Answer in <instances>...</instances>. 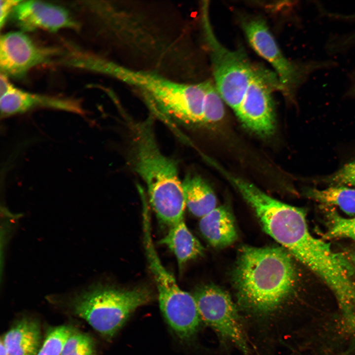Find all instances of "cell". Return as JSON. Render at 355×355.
I'll use <instances>...</instances> for the list:
<instances>
[{
  "instance_id": "1",
  "label": "cell",
  "mask_w": 355,
  "mask_h": 355,
  "mask_svg": "<svg viewBox=\"0 0 355 355\" xmlns=\"http://www.w3.org/2000/svg\"><path fill=\"white\" fill-rule=\"evenodd\" d=\"M291 254L283 247H242L232 275L239 311L257 325L280 320L295 282Z\"/></svg>"
},
{
  "instance_id": "2",
  "label": "cell",
  "mask_w": 355,
  "mask_h": 355,
  "mask_svg": "<svg viewBox=\"0 0 355 355\" xmlns=\"http://www.w3.org/2000/svg\"><path fill=\"white\" fill-rule=\"evenodd\" d=\"M132 130L131 165L144 182L157 217L171 226L184 219L186 207L177 163L160 150L150 117Z\"/></svg>"
},
{
  "instance_id": "3",
  "label": "cell",
  "mask_w": 355,
  "mask_h": 355,
  "mask_svg": "<svg viewBox=\"0 0 355 355\" xmlns=\"http://www.w3.org/2000/svg\"><path fill=\"white\" fill-rule=\"evenodd\" d=\"M145 286L132 288L98 286L75 300V314L104 336L111 338L139 307L153 299Z\"/></svg>"
},
{
  "instance_id": "4",
  "label": "cell",
  "mask_w": 355,
  "mask_h": 355,
  "mask_svg": "<svg viewBox=\"0 0 355 355\" xmlns=\"http://www.w3.org/2000/svg\"><path fill=\"white\" fill-rule=\"evenodd\" d=\"M208 6L205 3L203 7L202 20L215 85L224 102L236 112L257 70L244 50H230L217 39L211 25Z\"/></svg>"
},
{
  "instance_id": "5",
  "label": "cell",
  "mask_w": 355,
  "mask_h": 355,
  "mask_svg": "<svg viewBox=\"0 0 355 355\" xmlns=\"http://www.w3.org/2000/svg\"><path fill=\"white\" fill-rule=\"evenodd\" d=\"M149 266L157 289L160 309L167 323L180 341H192L202 322L193 295L179 287L160 258L151 259Z\"/></svg>"
},
{
  "instance_id": "6",
  "label": "cell",
  "mask_w": 355,
  "mask_h": 355,
  "mask_svg": "<svg viewBox=\"0 0 355 355\" xmlns=\"http://www.w3.org/2000/svg\"><path fill=\"white\" fill-rule=\"evenodd\" d=\"M193 296L202 322L224 342L231 344L244 355H249L244 320L229 294L213 284L198 287Z\"/></svg>"
},
{
  "instance_id": "7",
  "label": "cell",
  "mask_w": 355,
  "mask_h": 355,
  "mask_svg": "<svg viewBox=\"0 0 355 355\" xmlns=\"http://www.w3.org/2000/svg\"><path fill=\"white\" fill-rule=\"evenodd\" d=\"M242 25L251 47L275 70L282 90L292 96L306 73L316 66L301 68L286 59L262 19L250 17L244 20Z\"/></svg>"
},
{
  "instance_id": "8",
  "label": "cell",
  "mask_w": 355,
  "mask_h": 355,
  "mask_svg": "<svg viewBox=\"0 0 355 355\" xmlns=\"http://www.w3.org/2000/svg\"><path fill=\"white\" fill-rule=\"evenodd\" d=\"M274 87L282 90L278 77L257 70L235 112L245 127L262 137L271 136L275 130Z\"/></svg>"
},
{
  "instance_id": "9",
  "label": "cell",
  "mask_w": 355,
  "mask_h": 355,
  "mask_svg": "<svg viewBox=\"0 0 355 355\" xmlns=\"http://www.w3.org/2000/svg\"><path fill=\"white\" fill-rule=\"evenodd\" d=\"M53 51L37 46L22 32H10L0 39L1 72L21 77L33 67L49 60Z\"/></svg>"
},
{
  "instance_id": "10",
  "label": "cell",
  "mask_w": 355,
  "mask_h": 355,
  "mask_svg": "<svg viewBox=\"0 0 355 355\" xmlns=\"http://www.w3.org/2000/svg\"><path fill=\"white\" fill-rule=\"evenodd\" d=\"M12 12L16 24L24 31L41 29L55 32L76 27L65 9L42 1L22 0Z\"/></svg>"
},
{
  "instance_id": "11",
  "label": "cell",
  "mask_w": 355,
  "mask_h": 355,
  "mask_svg": "<svg viewBox=\"0 0 355 355\" xmlns=\"http://www.w3.org/2000/svg\"><path fill=\"white\" fill-rule=\"evenodd\" d=\"M0 106L1 118L37 108L65 110L83 115L85 113L78 100L31 93L13 85L0 96Z\"/></svg>"
},
{
  "instance_id": "12",
  "label": "cell",
  "mask_w": 355,
  "mask_h": 355,
  "mask_svg": "<svg viewBox=\"0 0 355 355\" xmlns=\"http://www.w3.org/2000/svg\"><path fill=\"white\" fill-rule=\"evenodd\" d=\"M199 226L203 236L215 248L228 247L238 237L233 215L224 206L217 207L201 217Z\"/></svg>"
},
{
  "instance_id": "13",
  "label": "cell",
  "mask_w": 355,
  "mask_h": 355,
  "mask_svg": "<svg viewBox=\"0 0 355 355\" xmlns=\"http://www.w3.org/2000/svg\"><path fill=\"white\" fill-rule=\"evenodd\" d=\"M159 243L166 246L174 254L180 270L187 262L204 252L203 247L189 231L184 219L170 226Z\"/></svg>"
},
{
  "instance_id": "14",
  "label": "cell",
  "mask_w": 355,
  "mask_h": 355,
  "mask_svg": "<svg viewBox=\"0 0 355 355\" xmlns=\"http://www.w3.org/2000/svg\"><path fill=\"white\" fill-rule=\"evenodd\" d=\"M1 339L9 355H37L41 343L39 324L34 320H22Z\"/></svg>"
},
{
  "instance_id": "15",
  "label": "cell",
  "mask_w": 355,
  "mask_h": 355,
  "mask_svg": "<svg viewBox=\"0 0 355 355\" xmlns=\"http://www.w3.org/2000/svg\"><path fill=\"white\" fill-rule=\"evenodd\" d=\"M182 186L185 206L194 215L201 218L217 207L213 191L200 177L187 175Z\"/></svg>"
},
{
  "instance_id": "16",
  "label": "cell",
  "mask_w": 355,
  "mask_h": 355,
  "mask_svg": "<svg viewBox=\"0 0 355 355\" xmlns=\"http://www.w3.org/2000/svg\"><path fill=\"white\" fill-rule=\"evenodd\" d=\"M306 197L325 206H336L349 215L355 214V188L329 186L324 189L308 187L303 192Z\"/></svg>"
},
{
  "instance_id": "17",
  "label": "cell",
  "mask_w": 355,
  "mask_h": 355,
  "mask_svg": "<svg viewBox=\"0 0 355 355\" xmlns=\"http://www.w3.org/2000/svg\"><path fill=\"white\" fill-rule=\"evenodd\" d=\"M326 209L327 229L323 236L326 239L348 238L355 240V217L347 218L340 216L329 206Z\"/></svg>"
},
{
  "instance_id": "18",
  "label": "cell",
  "mask_w": 355,
  "mask_h": 355,
  "mask_svg": "<svg viewBox=\"0 0 355 355\" xmlns=\"http://www.w3.org/2000/svg\"><path fill=\"white\" fill-rule=\"evenodd\" d=\"M224 102L215 84L210 81H206L202 124L215 123L223 117Z\"/></svg>"
},
{
  "instance_id": "19",
  "label": "cell",
  "mask_w": 355,
  "mask_h": 355,
  "mask_svg": "<svg viewBox=\"0 0 355 355\" xmlns=\"http://www.w3.org/2000/svg\"><path fill=\"white\" fill-rule=\"evenodd\" d=\"M74 332L72 327L67 325L52 328L37 355H61L66 342Z\"/></svg>"
},
{
  "instance_id": "20",
  "label": "cell",
  "mask_w": 355,
  "mask_h": 355,
  "mask_svg": "<svg viewBox=\"0 0 355 355\" xmlns=\"http://www.w3.org/2000/svg\"><path fill=\"white\" fill-rule=\"evenodd\" d=\"M61 355H95V346L88 335L74 331L68 339Z\"/></svg>"
},
{
  "instance_id": "21",
  "label": "cell",
  "mask_w": 355,
  "mask_h": 355,
  "mask_svg": "<svg viewBox=\"0 0 355 355\" xmlns=\"http://www.w3.org/2000/svg\"><path fill=\"white\" fill-rule=\"evenodd\" d=\"M329 186L355 188V160L347 163L335 173L324 178Z\"/></svg>"
},
{
  "instance_id": "22",
  "label": "cell",
  "mask_w": 355,
  "mask_h": 355,
  "mask_svg": "<svg viewBox=\"0 0 355 355\" xmlns=\"http://www.w3.org/2000/svg\"><path fill=\"white\" fill-rule=\"evenodd\" d=\"M22 0H0V26L2 28L4 24L8 15L12 12L13 9Z\"/></svg>"
},
{
  "instance_id": "23",
  "label": "cell",
  "mask_w": 355,
  "mask_h": 355,
  "mask_svg": "<svg viewBox=\"0 0 355 355\" xmlns=\"http://www.w3.org/2000/svg\"><path fill=\"white\" fill-rule=\"evenodd\" d=\"M0 355H9L7 348L2 339L0 341Z\"/></svg>"
},
{
  "instance_id": "24",
  "label": "cell",
  "mask_w": 355,
  "mask_h": 355,
  "mask_svg": "<svg viewBox=\"0 0 355 355\" xmlns=\"http://www.w3.org/2000/svg\"><path fill=\"white\" fill-rule=\"evenodd\" d=\"M350 255L352 262L355 264V251L350 253Z\"/></svg>"
}]
</instances>
